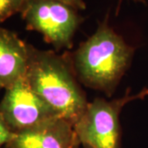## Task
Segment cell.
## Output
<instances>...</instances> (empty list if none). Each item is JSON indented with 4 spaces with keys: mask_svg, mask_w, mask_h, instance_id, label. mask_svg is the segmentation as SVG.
<instances>
[{
    "mask_svg": "<svg viewBox=\"0 0 148 148\" xmlns=\"http://www.w3.org/2000/svg\"><path fill=\"white\" fill-rule=\"evenodd\" d=\"M135 48L111 28L108 15L74 52L71 62L80 82L110 97L132 64Z\"/></svg>",
    "mask_w": 148,
    "mask_h": 148,
    "instance_id": "6da1fadb",
    "label": "cell"
},
{
    "mask_svg": "<svg viewBox=\"0 0 148 148\" xmlns=\"http://www.w3.org/2000/svg\"><path fill=\"white\" fill-rule=\"evenodd\" d=\"M26 78L37 95L73 125L88 105L71 59L65 56L29 45Z\"/></svg>",
    "mask_w": 148,
    "mask_h": 148,
    "instance_id": "7a4b0ae2",
    "label": "cell"
},
{
    "mask_svg": "<svg viewBox=\"0 0 148 148\" xmlns=\"http://www.w3.org/2000/svg\"><path fill=\"white\" fill-rule=\"evenodd\" d=\"M147 95L148 88L135 95H130L128 89L121 98L113 101L96 98L88 103L73 125L81 146L83 148H121L119 115L122 109L128 102L144 99Z\"/></svg>",
    "mask_w": 148,
    "mask_h": 148,
    "instance_id": "3957f363",
    "label": "cell"
},
{
    "mask_svg": "<svg viewBox=\"0 0 148 148\" xmlns=\"http://www.w3.org/2000/svg\"><path fill=\"white\" fill-rule=\"evenodd\" d=\"M21 14L27 30L40 33L57 50L72 48L84 20L77 9L57 0H27Z\"/></svg>",
    "mask_w": 148,
    "mask_h": 148,
    "instance_id": "277c9868",
    "label": "cell"
},
{
    "mask_svg": "<svg viewBox=\"0 0 148 148\" xmlns=\"http://www.w3.org/2000/svg\"><path fill=\"white\" fill-rule=\"evenodd\" d=\"M0 114L14 133L30 130L61 117L32 90L26 77L6 89L0 102Z\"/></svg>",
    "mask_w": 148,
    "mask_h": 148,
    "instance_id": "5b68a950",
    "label": "cell"
},
{
    "mask_svg": "<svg viewBox=\"0 0 148 148\" xmlns=\"http://www.w3.org/2000/svg\"><path fill=\"white\" fill-rule=\"evenodd\" d=\"M73 123L58 117L38 127L15 133L6 148H79Z\"/></svg>",
    "mask_w": 148,
    "mask_h": 148,
    "instance_id": "8992f818",
    "label": "cell"
},
{
    "mask_svg": "<svg viewBox=\"0 0 148 148\" xmlns=\"http://www.w3.org/2000/svg\"><path fill=\"white\" fill-rule=\"evenodd\" d=\"M28 61L29 45L15 32L0 27V90L26 77Z\"/></svg>",
    "mask_w": 148,
    "mask_h": 148,
    "instance_id": "52a82bcc",
    "label": "cell"
},
{
    "mask_svg": "<svg viewBox=\"0 0 148 148\" xmlns=\"http://www.w3.org/2000/svg\"><path fill=\"white\" fill-rule=\"evenodd\" d=\"M27 0H0V23L17 12L21 13Z\"/></svg>",
    "mask_w": 148,
    "mask_h": 148,
    "instance_id": "ba28073f",
    "label": "cell"
},
{
    "mask_svg": "<svg viewBox=\"0 0 148 148\" xmlns=\"http://www.w3.org/2000/svg\"><path fill=\"white\" fill-rule=\"evenodd\" d=\"M15 133L11 131L0 114V147L7 145L13 138Z\"/></svg>",
    "mask_w": 148,
    "mask_h": 148,
    "instance_id": "9c48e42d",
    "label": "cell"
},
{
    "mask_svg": "<svg viewBox=\"0 0 148 148\" xmlns=\"http://www.w3.org/2000/svg\"><path fill=\"white\" fill-rule=\"evenodd\" d=\"M57 1L62 2L67 5L71 6L77 11L85 10L86 8V5L83 0H57Z\"/></svg>",
    "mask_w": 148,
    "mask_h": 148,
    "instance_id": "30bf717a",
    "label": "cell"
},
{
    "mask_svg": "<svg viewBox=\"0 0 148 148\" xmlns=\"http://www.w3.org/2000/svg\"><path fill=\"white\" fill-rule=\"evenodd\" d=\"M132 2H135V3H143V4H146V1L145 0H131ZM122 0H119V5H118V8H117V13L119 12V6H120V3H121Z\"/></svg>",
    "mask_w": 148,
    "mask_h": 148,
    "instance_id": "8fae6325",
    "label": "cell"
}]
</instances>
